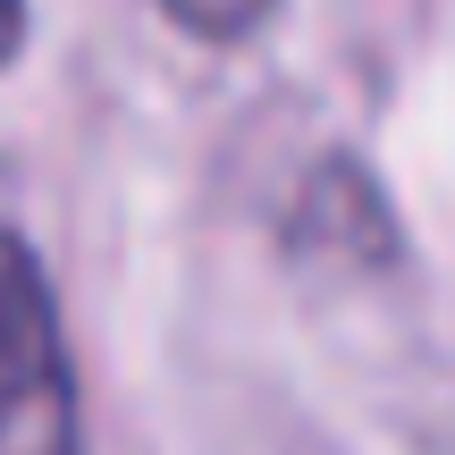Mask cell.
Instances as JSON below:
<instances>
[{
	"label": "cell",
	"mask_w": 455,
	"mask_h": 455,
	"mask_svg": "<svg viewBox=\"0 0 455 455\" xmlns=\"http://www.w3.org/2000/svg\"><path fill=\"white\" fill-rule=\"evenodd\" d=\"M0 455H84L60 304L26 236L0 228Z\"/></svg>",
	"instance_id": "obj_1"
},
{
	"label": "cell",
	"mask_w": 455,
	"mask_h": 455,
	"mask_svg": "<svg viewBox=\"0 0 455 455\" xmlns=\"http://www.w3.org/2000/svg\"><path fill=\"white\" fill-rule=\"evenodd\" d=\"M178 26H195V34H244V26H261L270 17V0H161Z\"/></svg>",
	"instance_id": "obj_2"
},
{
	"label": "cell",
	"mask_w": 455,
	"mask_h": 455,
	"mask_svg": "<svg viewBox=\"0 0 455 455\" xmlns=\"http://www.w3.org/2000/svg\"><path fill=\"white\" fill-rule=\"evenodd\" d=\"M17 43H26V0H0V68H9Z\"/></svg>",
	"instance_id": "obj_3"
}]
</instances>
